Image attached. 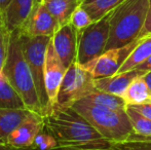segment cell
<instances>
[{"label": "cell", "instance_id": "obj_1", "mask_svg": "<svg viewBox=\"0 0 151 150\" xmlns=\"http://www.w3.org/2000/svg\"><path fill=\"white\" fill-rule=\"evenodd\" d=\"M43 117L44 131L58 141L52 150H108L112 144L73 107L55 106Z\"/></svg>", "mask_w": 151, "mask_h": 150}, {"label": "cell", "instance_id": "obj_2", "mask_svg": "<svg viewBox=\"0 0 151 150\" xmlns=\"http://www.w3.org/2000/svg\"><path fill=\"white\" fill-rule=\"evenodd\" d=\"M3 73L22 97L27 109L43 116L35 81L23 52L19 31H14L10 34L9 50L4 65Z\"/></svg>", "mask_w": 151, "mask_h": 150}, {"label": "cell", "instance_id": "obj_3", "mask_svg": "<svg viewBox=\"0 0 151 150\" xmlns=\"http://www.w3.org/2000/svg\"><path fill=\"white\" fill-rule=\"evenodd\" d=\"M150 0H125L114 12L110 21V34L106 50L124 46L141 38L149 10Z\"/></svg>", "mask_w": 151, "mask_h": 150}, {"label": "cell", "instance_id": "obj_4", "mask_svg": "<svg viewBox=\"0 0 151 150\" xmlns=\"http://www.w3.org/2000/svg\"><path fill=\"white\" fill-rule=\"evenodd\" d=\"M72 107L111 143L127 141L134 134L127 111L91 106L80 101Z\"/></svg>", "mask_w": 151, "mask_h": 150}, {"label": "cell", "instance_id": "obj_5", "mask_svg": "<svg viewBox=\"0 0 151 150\" xmlns=\"http://www.w3.org/2000/svg\"><path fill=\"white\" fill-rule=\"evenodd\" d=\"M20 35L23 52L35 81L36 90H37V94L41 104L42 114L43 116H45L48 110V100L45 92V85H44V66H45L46 50L52 37H30L22 34L21 32Z\"/></svg>", "mask_w": 151, "mask_h": 150}, {"label": "cell", "instance_id": "obj_6", "mask_svg": "<svg viewBox=\"0 0 151 150\" xmlns=\"http://www.w3.org/2000/svg\"><path fill=\"white\" fill-rule=\"evenodd\" d=\"M96 90H98L93 74L77 62H74L66 71L59 90L56 106L72 107Z\"/></svg>", "mask_w": 151, "mask_h": 150}, {"label": "cell", "instance_id": "obj_7", "mask_svg": "<svg viewBox=\"0 0 151 150\" xmlns=\"http://www.w3.org/2000/svg\"><path fill=\"white\" fill-rule=\"evenodd\" d=\"M114 9L78 35L76 62L81 66L97 60L105 52L110 34V21Z\"/></svg>", "mask_w": 151, "mask_h": 150}, {"label": "cell", "instance_id": "obj_8", "mask_svg": "<svg viewBox=\"0 0 151 150\" xmlns=\"http://www.w3.org/2000/svg\"><path fill=\"white\" fill-rule=\"evenodd\" d=\"M139 40L140 38H138L124 46L106 50L97 60L82 67L90 71L95 78L108 77L117 74L127 57L139 43Z\"/></svg>", "mask_w": 151, "mask_h": 150}, {"label": "cell", "instance_id": "obj_9", "mask_svg": "<svg viewBox=\"0 0 151 150\" xmlns=\"http://www.w3.org/2000/svg\"><path fill=\"white\" fill-rule=\"evenodd\" d=\"M67 68L63 65L58 55L55 52L52 40L47 46L44 66V85L48 100V111L57 105L58 94ZM46 113V114H47Z\"/></svg>", "mask_w": 151, "mask_h": 150}, {"label": "cell", "instance_id": "obj_10", "mask_svg": "<svg viewBox=\"0 0 151 150\" xmlns=\"http://www.w3.org/2000/svg\"><path fill=\"white\" fill-rule=\"evenodd\" d=\"M59 28H60L59 22L42 3L36 5L33 8L30 18L20 30V32L30 37H52Z\"/></svg>", "mask_w": 151, "mask_h": 150}, {"label": "cell", "instance_id": "obj_11", "mask_svg": "<svg viewBox=\"0 0 151 150\" xmlns=\"http://www.w3.org/2000/svg\"><path fill=\"white\" fill-rule=\"evenodd\" d=\"M52 43L55 52L66 68H69L77 58L78 35L71 23L60 27L54 36Z\"/></svg>", "mask_w": 151, "mask_h": 150}, {"label": "cell", "instance_id": "obj_12", "mask_svg": "<svg viewBox=\"0 0 151 150\" xmlns=\"http://www.w3.org/2000/svg\"><path fill=\"white\" fill-rule=\"evenodd\" d=\"M43 128L44 117L41 114L33 112L8 137L7 145L18 148L33 146L36 136L43 130Z\"/></svg>", "mask_w": 151, "mask_h": 150}, {"label": "cell", "instance_id": "obj_13", "mask_svg": "<svg viewBox=\"0 0 151 150\" xmlns=\"http://www.w3.org/2000/svg\"><path fill=\"white\" fill-rule=\"evenodd\" d=\"M146 72L138 69H134L127 72L117 73L115 75L108 76V77L95 78L96 88L100 92L108 93V94L115 95L122 98L125 90L129 86V84L136 78L143 76Z\"/></svg>", "mask_w": 151, "mask_h": 150}, {"label": "cell", "instance_id": "obj_14", "mask_svg": "<svg viewBox=\"0 0 151 150\" xmlns=\"http://www.w3.org/2000/svg\"><path fill=\"white\" fill-rule=\"evenodd\" d=\"M35 6V0H12L2 14L10 33L20 31L24 27Z\"/></svg>", "mask_w": 151, "mask_h": 150}, {"label": "cell", "instance_id": "obj_15", "mask_svg": "<svg viewBox=\"0 0 151 150\" xmlns=\"http://www.w3.org/2000/svg\"><path fill=\"white\" fill-rule=\"evenodd\" d=\"M33 112L26 108H0V145H7L8 137Z\"/></svg>", "mask_w": 151, "mask_h": 150}, {"label": "cell", "instance_id": "obj_16", "mask_svg": "<svg viewBox=\"0 0 151 150\" xmlns=\"http://www.w3.org/2000/svg\"><path fill=\"white\" fill-rule=\"evenodd\" d=\"M81 2L82 0H46L43 4L62 27L70 23L72 14L79 7Z\"/></svg>", "mask_w": 151, "mask_h": 150}, {"label": "cell", "instance_id": "obj_17", "mask_svg": "<svg viewBox=\"0 0 151 150\" xmlns=\"http://www.w3.org/2000/svg\"><path fill=\"white\" fill-rule=\"evenodd\" d=\"M151 57V33L145 36H142L139 40V43L136 45L134 50L131 52L125 62L123 63L119 72H127L137 68L139 65L144 63L148 58Z\"/></svg>", "mask_w": 151, "mask_h": 150}, {"label": "cell", "instance_id": "obj_18", "mask_svg": "<svg viewBox=\"0 0 151 150\" xmlns=\"http://www.w3.org/2000/svg\"><path fill=\"white\" fill-rule=\"evenodd\" d=\"M0 108L27 109L22 97L3 72H0Z\"/></svg>", "mask_w": 151, "mask_h": 150}, {"label": "cell", "instance_id": "obj_19", "mask_svg": "<svg viewBox=\"0 0 151 150\" xmlns=\"http://www.w3.org/2000/svg\"><path fill=\"white\" fill-rule=\"evenodd\" d=\"M80 102L91 105V106L109 108L117 111H125L127 106L125 101L121 97L108 94V93L100 92V90H96L95 93L84 98L83 100H80Z\"/></svg>", "mask_w": 151, "mask_h": 150}, {"label": "cell", "instance_id": "obj_20", "mask_svg": "<svg viewBox=\"0 0 151 150\" xmlns=\"http://www.w3.org/2000/svg\"><path fill=\"white\" fill-rule=\"evenodd\" d=\"M122 98L127 105L132 106L151 103V93L142 76L136 78L129 84Z\"/></svg>", "mask_w": 151, "mask_h": 150}, {"label": "cell", "instance_id": "obj_21", "mask_svg": "<svg viewBox=\"0 0 151 150\" xmlns=\"http://www.w3.org/2000/svg\"><path fill=\"white\" fill-rule=\"evenodd\" d=\"M125 0H82L81 6L95 22L115 9Z\"/></svg>", "mask_w": 151, "mask_h": 150}, {"label": "cell", "instance_id": "obj_22", "mask_svg": "<svg viewBox=\"0 0 151 150\" xmlns=\"http://www.w3.org/2000/svg\"><path fill=\"white\" fill-rule=\"evenodd\" d=\"M125 111L131 120L134 134L142 138H151V120L138 113L129 105L127 106Z\"/></svg>", "mask_w": 151, "mask_h": 150}, {"label": "cell", "instance_id": "obj_23", "mask_svg": "<svg viewBox=\"0 0 151 150\" xmlns=\"http://www.w3.org/2000/svg\"><path fill=\"white\" fill-rule=\"evenodd\" d=\"M10 34L12 33L6 27L3 17L0 14V72H3L4 65L7 59L10 44Z\"/></svg>", "mask_w": 151, "mask_h": 150}, {"label": "cell", "instance_id": "obj_24", "mask_svg": "<svg viewBox=\"0 0 151 150\" xmlns=\"http://www.w3.org/2000/svg\"><path fill=\"white\" fill-rule=\"evenodd\" d=\"M71 25L74 27V29L76 30L77 34H80L83 30H86L88 27H90L91 24L95 23V21L91 18V16L81 7L77 8L74 11V14H72L71 21H70Z\"/></svg>", "mask_w": 151, "mask_h": 150}, {"label": "cell", "instance_id": "obj_25", "mask_svg": "<svg viewBox=\"0 0 151 150\" xmlns=\"http://www.w3.org/2000/svg\"><path fill=\"white\" fill-rule=\"evenodd\" d=\"M58 146V141L54 136L48 134L44 128L36 136L33 147L39 150H52Z\"/></svg>", "mask_w": 151, "mask_h": 150}, {"label": "cell", "instance_id": "obj_26", "mask_svg": "<svg viewBox=\"0 0 151 150\" xmlns=\"http://www.w3.org/2000/svg\"><path fill=\"white\" fill-rule=\"evenodd\" d=\"M108 150H151V143L144 141H124L112 143Z\"/></svg>", "mask_w": 151, "mask_h": 150}, {"label": "cell", "instance_id": "obj_27", "mask_svg": "<svg viewBox=\"0 0 151 150\" xmlns=\"http://www.w3.org/2000/svg\"><path fill=\"white\" fill-rule=\"evenodd\" d=\"M133 109H135L138 113L143 115L144 117L148 118L151 120V103H147V104H142V105H135L132 106L129 105Z\"/></svg>", "mask_w": 151, "mask_h": 150}, {"label": "cell", "instance_id": "obj_28", "mask_svg": "<svg viewBox=\"0 0 151 150\" xmlns=\"http://www.w3.org/2000/svg\"><path fill=\"white\" fill-rule=\"evenodd\" d=\"M151 33V0H150V4H149V10H148V16H147V20H146L145 26H144L143 30L141 32L140 37L145 36L147 34Z\"/></svg>", "mask_w": 151, "mask_h": 150}, {"label": "cell", "instance_id": "obj_29", "mask_svg": "<svg viewBox=\"0 0 151 150\" xmlns=\"http://www.w3.org/2000/svg\"><path fill=\"white\" fill-rule=\"evenodd\" d=\"M136 69H138V70H141V71H144V72L151 71V57H150V58H148L144 63H142L141 65H139V66H138Z\"/></svg>", "mask_w": 151, "mask_h": 150}, {"label": "cell", "instance_id": "obj_30", "mask_svg": "<svg viewBox=\"0 0 151 150\" xmlns=\"http://www.w3.org/2000/svg\"><path fill=\"white\" fill-rule=\"evenodd\" d=\"M10 2H12V0H0V14H3V12L5 11Z\"/></svg>", "mask_w": 151, "mask_h": 150}, {"label": "cell", "instance_id": "obj_31", "mask_svg": "<svg viewBox=\"0 0 151 150\" xmlns=\"http://www.w3.org/2000/svg\"><path fill=\"white\" fill-rule=\"evenodd\" d=\"M143 79L144 81H145V83L147 84L148 88H149L150 93H151V71H148V72H146L145 74H144L143 76Z\"/></svg>", "mask_w": 151, "mask_h": 150}, {"label": "cell", "instance_id": "obj_32", "mask_svg": "<svg viewBox=\"0 0 151 150\" xmlns=\"http://www.w3.org/2000/svg\"><path fill=\"white\" fill-rule=\"evenodd\" d=\"M127 141H144V142H150L151 143V138H142V137L136 136L135 134H133L129 138Z\"/></svg>", "mask_w": 151, "mask_h": 150}, {"label": "cell", "instance_id": "obj_33", "mask_svg": "<svg viewBox=\"0 0 151 150\" xmlns=\"http://www.w3.org/2000/svg\"><path fill=\"white\" fill-rule=\"evenodd\" d=\"M4 150H39L35 147L31 146V147H23V148H18V147H12L10 145H6Z\"/></svg>", "mask_w": 151, "mask_h": 150}, {"label": "cell", "instance_id": "obj_34", "mask_svg": "<svg viewBox=\"0 0 151 150\" xmlns=\"http://www.w3.org/2000/svg\"><path fill=\"white\" fill-rule=\"evenodd\" d=\"M44 0H35V4L36 5H39V4H42L43 3Z\"/></svg>", "mask_w": 151, "mask_h": 150}, {"label": "cell", "instance_id": "obj_35", "mask_svg": "<svg viewBox=\"0 0 151 150\" xmlns=\"http://www.w3.org/2000/svg\"><path fill=\"white\" fill-rule=\"evenodd\" d=\"M6 145H0V150H4Z\"/></svg>", "mask_w": 151, "mask_h": 150}, {"label": "cell", "instance_id": "obj_36", "mask_svg": "<svg viewBox=\"0 0 151 150\" xmlns=\"http://www.w3.org/2000/svg\"><path fill=\"white\" fill-rule=\"evenodd\" d=\"M44 1H46V0H44ZM44 1H43V2H44Z\"/></svg>", "mask_w": 151, "mask_h": 150}]
</instances>
